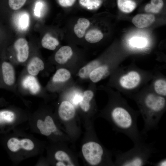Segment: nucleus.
<instances>
[{"mask_svg": "<svg viewBox=\"0 0 166 166\" xmlns=\"http://www.w3.org/2000/svg\"><path fill=\"white\" fill-rule=\"evenodd\" d=\"M139 111L131 108L125 101L119 96L113 97L104 116L110 122L114 129L130 138L134 144L145 141L147 135L139 131L137 119Z\"/></svg>", "mask_w": 166, "mask_h": 166, "instance_id": "f257e3e1", "label": "nucleus"}, {"mask_svg": "<svg viewBox=\"0 0 166 166\" xmlns=\"http://www.w3.org/2000/svg\"><path fill=\"white\" fill-rule=\"evenodd\" d=\"M134 98L138 105L144 122L141 133L146 135L150 131L157 130L159 122L165 110V97L150 92L137 95Z\"/></svg>", "mask_w": 166, "mask_h": 166, "instance_id": "f03ea898", "label": "nucleus"}, {"mask_svg": "<svg viewBox=\"0 0 166 166\" xmlns=\"http://www.w3.org/2000/svg\"><path fill=\"white\" fill-rule=\"evenodd\" d=\"M154 143L147 144L145 141L134 144L133 148L125 152L115 150L114 166H142L149 164L148 159L153 153L157 152Z\"/></svg>", "mask_w": 166, "mask_h": 166, "instance_id": "7ed1b4c3", "label": "nucleus"}, {"mask_svg": "<svg viewBox=\"0 0 166 166\" xmlns=\"http://www.w3.org/2000/svg\"><path fill=\"white\" fill-rule=\"evenodd\" d=\"M81 151L85 159L91 165L105 164L114 166L111 159L113 152H107L98 142L91 141L84 144Z\"/></svg>", "mask_w": 166, "mask_h": 166, "instance_id": "20e7f679", "label": "nucleus"}, {"mask_svg": "<svg viewBox=\"0 0 166 166\" xmlns=\"http://www.w3.org/2000/svg\"><path fill=\"white\" fill-rule=\"evenodd\" d=\"M17 89L20 94L45 97L46 89L40 82L37 76L30 74L22 70L17 81Z\"/></svg>", "mask_w": 166, "mask_h": 166, "instance_id": "39448f33", "label": "nucleus"}, {"mask_svg": "<svg viewBox=\"0 0 166 166\" xmlns=\"http://www.w3.org/2000/svg\"><path fill=\"white\" fill-rule=\"evenodd\" d=\"M0 89L20 96L17 89L15 66L10 61L4 59L0 61Z\"/></svg>", "mask_w": 166, "mask_h": 166, "instance_id": "423d86ee", "label": "nucleus"}, {"mask_svg": "<svg viewBox=\"0 0 166 166\" xmlns=\"http://www.w3.org/2000/svg\"><path fill=\"white\" fill-rule=\"evenodd\" d=\"M8 57V61L15 66H24L30 56V48L26 40L23 38L17 39L14 43Z\"/></svg>", "mask_w": 166, "mask_h": 166, "instance_id": "0eeeda50", "label": "nucleus"}, {"mask_svg": "<svg viewBox=\"0 0 166 166\" xmlns=\"http://www.w3.org/2000/svg\"><path fill=\"white\" fill-rule=\"evenodd\" d=\"M47 69V65L43 60L38 55L34 54L30 57L23 70L28 74L37 76L43 74Z\"/></svg>", "mask_w": 166, "mask_h": 166, "instance_id": "6e6552de", "label": "nucleus"}, {"mask_svg": "<svg viewBox=\"0 0 166 166\" xmlns=\"http://www.w3.org/2000/svg\"><path fill=\"white\" fill-rule=\"evenodd\" d=\"M7 146L9 150L13 153H17L22 150L30 152L35 148L33 141L27 138H11L7 141Z\"/></svg>", "mask_w": 166, "mask_h": 166, "instance_id": "1a4fd4ad", "label": "nucleus"}, {"mask_svg": "<svg viewBox=\"0 0 166 166\" xmlns=\"http://www.w3.org/2000/svg\"><path fill=\"white\" fill-rule=\"evenodd\" d=\"M71 77V73L68 69L64 68L57 69L46 85V89L51 91H57L59 85L68 80Z\"/></svg>", "mask_w": 166, "mask_h": 166, "instance_id": "9d476101", "label": "nucleus"}, {"mask_svg": "<svg viewBox=\"0 0 166 166\" xmlns=\"http://www.w3.org/2000/svg\"><path fill=\"white\" fill-rule=\"evenodd\" d=\"M141 76L137 71H129L120 77L119 82L121 86L126 90H132L137 87L141 81Z\"/></svg>", "mask_w": 166, "mask_h": 166, "instance_id": "9b49d317", "label": "nucleus"}, {"mask_svg": "<svg viewBox=\"0 0 166 166\" xmlns=\"http://www.w3.org/2000/svg\"><path fill=\"white\" fill-rule=\"evenodd\" d=\"M36 126L40 133L46 136H49L52 133L59 134L58 131L52 117L49 115L45 116L44 119H38Z\"/></svg>", "mask_w": 166, "mask_h": 166, "instance_id": "f8f14e48", "label": "nucleus"}, {"mask_svg": "<svg viewBox=\"0 0 166 166\" xmlns=\"http://www.w3.org/2000/svg\"><path fill=\"white\" fill-rule=\"evenodd\" d=\"M75 113L74 106L68 101H62L58 107V115L60 118L64 121H68L73 119Z\"/></svg>", "mask_w": 166, "mask_h": 166, "instance_id": "ddd939ff", "label": "nucleus"}, {"mask_svg": "<svg viewBox=\"0 0 166 166\" xmlns=\"http://www.w3.org/2000/svg\"><path fill=\"white\" fill-rule=\"evenodd\" d=\"M73 54L72 50L70 46H62L55 53L54 57V61L58 64L63 65L71 58Z\"/></svg>", "mask_w": 166, "mask_h": 166, "instance_id": "4468645a", "label": "nucleus"}, {"mask_svg": "<svg viewBox=\"0 0 166 166\" xmlns=\"http://www.w3.org/2000/svg\"><path fill=\"white\" fill-rule=\"evenodd\" d=\"M155 20V16L151 14H138L132 19L134 25L139 28L147 27L152 24Z\"/></svg>", "mask_w": 166, "mask_h": 166, "instance_id": "2eb2a0df", "label": "nucleus"}, {"mask_svg": "<svg viewBox=\"0 0 166 166\" xmlns=\"http://www.w3.org/2000/svg\"><path fill=\"white\" fill-rule=\"evenodd\" d=\"M109 73V68L108 65H100L90 73L89 77L93 83H97L107 76Z\"/></svg>", "mask_w": 166, "mask_h": 166, "instance_id": "dca6fc26", "label": "nucleus"}, {"mask_svg": "<svg viewBox=\"0 0 166 166\" xmlns=\"http://www.w3.org/2000/svg\"><path fill=\"white\" fill-rule=\"evenodd\" d=\"M54 157L57 161L55 164L57 166L75 165L69 155L63 151L59 150L57 151L54 153Z\"/></svg>", "mask_w": 166, "mask_h": 166, "instance_id": "f3484780", "label": "nucleus"}, {"mask_svg": "<svg viewBox=\"0 0 166 166\" xmlns=\"http://www.w3.org/2000/svg\"><path fill=\"white\" fill-rule=\"evenodd\" d=\"M18 111L14 109L0 110V124L9 123L14 122Z\"/></svg>", "mask_w": 166, "mask_h": 166, "instance_id": "a211bd4d", "label": "nucleus"}, {"mask_svg": "<svg viewBox=\"0 0 166 166\" xmlns=\"http://www.w3.org/2000/svg\"><path fill=\"white\" fill-rule=\"evenodd\" d=\"M89 25V21L87 19L83 18H79L74 27V31L77 36L79 38H82Z\"/></svg>", "mask_w": 166, "mask_h": 166, "instance_id": "6ab92c4d", "label": "nucleus"}, {"mask_svg": "<svg viewBox=\"0 0 166 166\" xmlns=\"http://www.w3.org/2000/svg\"><path fill=\"white\" fill-rule=\"evenodd\" d=\"M59 44L58 40L49 33L44 36L41 42L43 47L50 50H55Z\"/></svg>", "mask_w": 166, "mask_h": 166, "instance_id": "aec40b11", "label": "nucleus"}, {"mask_svg": "<svg viewBox=\"0 0 166 166\" xmlns=\"http://www.w3.org/2000/svg\"><path fill=\"white\" fill-rule=\"evenodd\" d=\"M117 5L122 12L129 13L136 8L137 2L136 0H117Z\"/></svg>", "mask_w": 166, "mask_h": 166, "instance_id": "412c9836", "label": "nucleus"}, {"mask_svg": "<svg viewBox=\"0 0 166 166\" xmlns=\"http://www.w3.org/2000/svg\"><path fill=\"white\" fill-rule=\"evenodd\" d=\"M100 65V62L98 60L91 61L79 70L78 73L79 76L83 79L88 78L91 72Z\"/></svg>", "mask_w": 166, "mask_h": 166, "instance_id": "4be33fe9", "label": "nucleus"}, {"mask_svg": "<svg viewBox=\"0 0 166 166\" xmlns=\"http://www.w3.org/2000/svg\"><path fill=\"white\" fill-rule=\"evenodd\" d=\"M93 96V93L91 90H87L84 92L79 103L81 109L83 111L87 112L89 110L90 107V102Z\"/></svg>", "mask_w": 166, "mask_h": 166, "instance_id": "5701e85b", "label": "nucleus"}, {"mask_svg": "<svg viewBox=\"0 0 166 166\" xmlns=\"http://www.w3.org/2000/svg\"><path fill=\"white\" fill-rule=\"evenodd\" d=\"M164 4L163 0H151L145 6L144 10L147 12L157 13L162 9Z\"/></svg>", "mask_w": 166, "mask_h": 166, "instance_id": "b1692460", "label": "nucleus"}, {"mask_svg": "<svg viewBox=\"0 0 166 166\" xmlns=\"http://www.w3.org/2000/svg\"><path fill=\"white\" fill-rule=\"evenodd\" d=\"M103 37L102 32L97 29H92L89 31L86 34L85 39L90 43H95L100 41Z\"/></svg>", "mask_w": 166, "mask_h": 166, "instance_id": "393cba45", "label": "nucleus"}, {"mask_svg": "<svg viewBox=\"0 0 166 166\" xmlns=\"http://www.w3.org/2000/svg\"><path fill=\"white\" fill-rule=\"evenodd\" d=\"M155 93L159 95L166 96V81L164 79L159 78L156 80L153 84Z\"/></svg>", "mask_w": 166, "mask_h": 166, "instance_id": "a878e982", "label": "nucleus"}, {"mask_svg": "<svg viewBox=\"0 0 166 166\" xmlns=\"http://www.w3.org/2000/svg\"><path fill=\"white\" fill-rule=\"evenodd\" d=\"M80 5L89 10H95L101 5L103 0H78Z\"/></svg>", "mask_w": 166, "mask_h": 166, "instance_id": "bb28decb", "label": "nucleus"}, {"mask_svg": "<svg viewBox=\"0 0 166 166\" xmlns=\"http://www.w3.org/2000/svg\"><path fill=\"white\" fill-rule=\"evenodd\" d=\"M45 3L43 0H36L35 2L34 13L37 16H40L41 10L45 6Z\"/></svg>", "mask_w": 166, "mask_h": 166, "instance_id": "cd10ccee", "label": "nucleus"}, {"mask_svg": "<svg viewBox=\"0 0 166 166\" xmlns=\"http://www.w3.org/2000/svg\"><path fill=\"white\" fill-rule=\"evenodd\" d=\"M131 44L137 47H142L146 44V41L144 38L139 37H135L131 40Z\"/></svg>", "mask_w": 166, "mask_h": 166, "instance_id": "c85d7f7f", "label": "nucleus"}, {"mask_svg": "<svg viewBox=\"0 0 166 166\" xmlns=\"http://www.w3.org/2000/svg\"><path fill=\"white\" fill-rule=\"evenodd\" d=\"M58 4L63 7H68L72 6L77 0H57Z\"/></svg>", "mask_w": 166, "mask_h": 166, "instance_id": "c756f323", "label": "nucleus"}, {"mask_svg": "<svg viewBox=\"0 0 166 166\" xmlns=\"http://www.w3.org/2000/svg\"><path fill=\"white\" fill-rule=\"evenodd\" d=\"M22 16L20 19L19 24L22 28L25 29L28 25V16L26 14Z\"/></svg>", "mask_w": 166, "mask_h": 166, "instance_id": "7c9ffc66", "label": "nucleus"}, {"mask_svg": "<svg viewBox=\"0 0 166 166\" xmlns=\"http://www.w3.org/2000/svg\"><path fill=\"white\" fill-rule=\"evenodd\" d=\"M150 164L156 166H166V159L164 158L156 163L150 162Z\"/></svg>", "mask_w": 166, "mask_h": 166, "instance_id": "2f4dec72", "label": "nucleus"}, {"mask_svg": "<svg viewBox=\"0 0 166 166\" xmlns=\"http://www.w3.org/2000/svg\"><path fill=\"white\" fill-rule=\"evenodd\" d=\"M82 97V96L79 95H76L73 99V103L74 105H77L79 104Z\"/></svg>", "mask_w": 166, "mask_h": 166, "instance_id": "473e14b6", "label": "nucleus"}]
</instances>
